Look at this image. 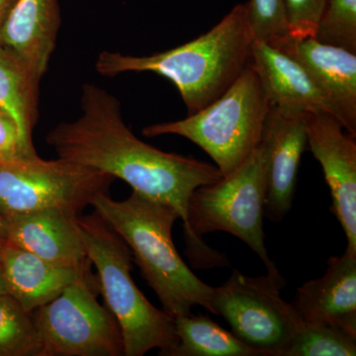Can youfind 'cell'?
<instances>
[{
  "label": "cell",
  "mask_w": 356,
  "mask_h": 356,
  "mask_svg": "<svg viewBox=\"0 0 356 356\" xmlns=\"http://www.w3.org/2000/svg\"><path fill=\"white\" fill-rule=\"evenodd\" d=\"M81 107L79 118L60 123L48 134L49 146L58 158L119 178L140 195L172 206L184 222L188 250L189 201L199 187L221 179L219 168L165 153L138 139L123 120L119 100L99 86L84 84Z\"/></svg>",
  "instance_id": "obj_1"
},
{
  "label": "cell",
  "mask_w": 356,
  "mask_h": 356,
  "mask_svg": "<svg viewBox=\"0 0 356 356\" xmlns=\"http://www.w3.org/2000/svg\"><path fill=\"white\" fill-rule=\"evenodd\" d=\"M250 60L271 106L308 114L325 112L334 116L327 96L307 70L287 54L254 39Z\"/></svg>",
  "instance_id": "obj_15"
},
{
  "label": "cell",
  "mask_w": 356,
  "mask_h": 356,
  "mask_svg": "<svg viewBox=\"0 0 356 356\" xmlns=\"http://www.w3.org/2000/svg\"><path fill=\"white\" fill-rule=\"evenodd\" d=\"M114 178L58 158L0 161V214L4 219L58 208L79 214L100 193H107Z\"/></svg>",
  "instance_id": "obj_8"
},
{
  "label": "cell",
  "mask_w": 356,
  "mask_h": 356,
  "mask_svg": "<svg viewBox=\"0 0 356 356\" xmlns=\"http://www.w3.org/2000/svg\"><path fill=\"white\" fill-rule=\"evenodd\" d=\"M79 214L51 208L6 219L7 243L46 261L79 266L88 261Z\"/></svg>",
  "instance_id": "obj_14"
},
{
  "label": "cell",
  "mask_w": 356,
  "mask_h": 356,
  "mask_svg": "<svg viewBox=\"0 0 356 356\" xmlns=\"http://www.w3.org/2000/svg\"><path fill=\"white\" fill-rule=\"evenodd\" d=\"M308 113L271 107L261 147L266 177L264 216L281 221L291 210L300 161L308 147Z\"/></svg>",
  "instance_id": "obj_10"
},
{
  "label": "cell",
  "mask_w": 356,
  "mask_h": 356,
  "mask_svg": "<svg viewBox=\"0 0 356 356\" xmlns=\"http://www.w3.org/2000/svg\"><path fill=\"white\" fill-rule=\"evenodd\" d=\"M356 337L331 325L300 323L286 356H355Z\"/></svg>",
  "instance_id": "obj_21"
},
{
  "label": "cell",
  "mask_w": 356,
  "mask_h": 356,
  "mask_svg": "<svg viewBox=\"0 0 356 356\" xmlns=\"http://www.w3.org/2000/svg\"><path fill=\"white\" fill-rule=\"evenodd\" d=\"M1 245H0V247H1ZM0 294H7L3 274H2L1 261H0Z\"/></svg>",
  "instance_id": "obj_28"
},
{
  "label": "cell",
  "mask_w": 356,
  "mask_h": 356,
  "mask_svg": "<svg viewBox=\"0 0 356 356\" xmlns=\"http://www.w3.org/2000/svg\"><path fill=\"white\" fill-rule=\"evenodd\" d=\"M7 241V225L6 219L0 214V245H3Z\"/></svg>",
  "instance_id": "obj_27"
},
{
  "label": "cell",
  "mask_w": 356,
  "mask_h": 356,
  "mask_svg": "<svg viewBox=\"0 0 356 356\" xmlns=\"http://www.w3.org/2000/svg\"><path fill=\"white\" fill-rule=\"evenodd\" d=\"M291 305L302 322L356 337V254L346 250L332 257L324 275L299 287Z\"/></svg>",
  "instance_id": "obj_13"
},
{
  "label": "cell",
  "mask_w": 356,
  "mask_h": 356,
  "mask_svg": "<svg viewBox=\"0 0 356 356\" xmlns=\"http://www.w3.org/2000/svg\"><path fill=\"white\" fill-rule=\"evenodd\" d=\"M16 1L17 0H0V33Z\"/></svg>",
  "instance_id": "obj_26"
},
{
  "label": "cell",
  "mask_w": 356,
  "mask_h": 356,
  "mask_svg": "<svg viewBox=\"0 0 356 356\" xmlns=\"http://www.w3.org/2000/svg\"><path fill=\"white\" fill-rule=\"evenodd\" d=\"M285 285L273 276L250 277L234 270L214 288V315L228 322L232 332L261 356H286L301 320L281 297Z\"/></svg>",
  "instance_id": "obj_9"
},
{
  "label": "cell",
  "mask_w": 356,
  "mask_h": 356,
  "mask_svg": "<svg viewBox=\"0 0 356 356\" xmlns=\"http://www.w3.org/2000/svg\"><path fill=\"white\" fill-rule=\"evenodd\" d=\"M175 323L178 343L165 356H261L207 316H177Z\"/></svg>",
  "instance_id": "obj_19"
},
{
  "label": "cell",
  "mask_w": 356,
  "mask_h": 356,
  "mask_svg": "<svg viewBox=\"0 0 356 356\" xmlns=\"http://www.w3.org/2000/svg\"><path fill=\"white\" fill-rule=\"evenodd\" d=\"M271 107L250 60L235 83L209 105L184 120L147 126L142 133L186 138L214 161L225 177L259 147Z\"/></svg>",
  "instance_id": "obj_6"
},
{
  "label": "cell",
  "mask_w": 356,
  "mask_h": 356,
  "mask_svg": "<svg viewBox=\"0 0 356 356\" xmlns=\"http://www.w3.org/2000/svg\"><path fill=\"white\" fill-rule=\"evenodd\" d=\"M22 158L31 156H28L23 149L16 124L8 115L0 110V161Z\"/></svg>",
  "instance_id": "obj_25"
},
{
  "label": "cell",
  "mask_w": 356,
  "mask_h": 356,
  "mask_svg": "<svg viewBox=\"0 0 356 356\" xmlns=\"http://www.w3.org/2000/svg\"><path fill=\"white\" fill-rule=\"evenodd\" d=\"M252 42L247 3L238 4L209 32L189 43L149 57L104 51L95 69L104 76L132 72L165 76L177 86L191 115L235 83L252 58Z\"/></svg>",
  "instance_id": "obj_2"
},
{
  "label": "cell",
  "mask_w": 356,
  "mask_h": 356,
  "mask_svg": "<svg viewBox=\"0 0 356 356\" xmlns=\"http://www.w3.org/2000/svg\"><path fill=\"white\" fill-rule=\"evenodd\" d=\"M38 83L24 63L0 44V110L17 126L21 144L29 156H37L32 130L36 122Z\"/></svg>",
  "instance_id": "obj_18"
},
{
  "label": "cell",
  "mask_w": 356,
  "mask_h": 356,
  "mask_svg": "<svg viewBox=\"0 0 356 356\" xmlns=\"http://www.w3.org/2000/svg\"><path fill=\"white\" fill-rule=\"evenodd\" d=\"M336 117L325 112L308 114V147L320 163L332 195V212L356 254V137Z\"/></svg>",
  "instance_id": "obj_11"
},
{
  "label": "cell",
  "mask_w": 356,
  "mask_h": 356,
  "mask_svg": "<svg viewBox=\"0 0 356 356\" xmlns=\"http://www.w3.org/2000/svg\"><path fill=\"white\" fill-rule=\"evenodd\" d=\"M91 206L130 248L163 311L175 318L201 306L213 314L214 287L199 280L173 243V225L180 219L175 208L136 191L122 201L100 193Z\"/></svg>",
  "instance_id": "obj_3"
},
{
  "label": "cell",
  "mask_w": 356,
  "mask_h": 356,
  "mask_svg": "<svg viewBox=\"0 0 356 356\" xmlns=\"http://www.w3.org/2000/svg\"><path fill=\"white\" fill-rule=\"evenodd\" d=\"M307 70L331 103L334 117L356 137V54L314 37H288L277 47Z\"/></svg>",
  "instance_id": "obj_12"
},
{
  "label": "cell",
  "mask_w": 356,
  "mask_h": 356,
  "mask_svg": "<svg viewBox=\"0 0 356 356\" xmlns=\"http://www.w3.org/2000/svg\"><path fill=\"white\" fill-rule=\"evenodd\" d=\"M247 6L254 40L277 48L289 37L284 0H250Z\"/></svg>",
  "instance_id": "obj_23"
},
{
  "label": "cell",
  "mask_w": 356,
  "mask_h": 356,
  "mask_svg": "<svg viewBox=\"0 0 356 356\" xmlns=\"http://www.w3.org/2000/svg\"><path fill=\"white\" fill-rule=\"evenodd\" d=\"M97 276L91 266L46 305L32 312L40 356H122L120 327L98 302Z\"/></svg>",
  "instance_id": "obj_7"
},
{
  "label": "cell",
  "mask_w": 356,
  "mask_h": 356,
  "mask_svg": "<svg viewBox=\"0 0 356 356\" xmlns=\"http://www.w3.org/2000/svg\"><path fill=\"white\" fill-rule=\"evenodd\" d=\"M289 36L294 39L315 36L325 0H284Z\"/></svg>",
  "instance_id": "obj_24"
},
{
  "label": "cell",
  "mask_w": 356,
  "mask_h": 356,
  "mask_svg": "<svg viewBox=\"0 0 356 356\" xmlns=\"http://www.w3.org/2000/svg\"><path fill=\"white\" fill-rule=\"evenodd\" d=\"M314 38L356 54V0H325Z\"/></svg>",
  "instance_id": "obj_22"
},
{
  "label": "cell",
  "mask_w": 356,
  "mask_h": 356,
  "mask_svg": "<svg viewBox=\"0 0 356 356\" xmlns=\"http://www.w3.org/2000/svg\"><path fill=\"white\" fill-rule=\"evenodd\" d=\"M42 344L32 313L0 294V356H40Z\"/></svg>",
  "instance_id": "obj_20"
},
{
  "label": "cell",
  "mask_w": 356,
  "mask_h": 356,
  "mask_svg": "<svg viewBox=\"0 0 356 356\" xmlns=\"http://www.w3.org/2000/svg\"><path fill=\"white\" fill-rule=\"evenodd\" d=\"M60 17L58 0H17L0 33V44L40 81L55 50Z\"/></svg>",
  "instance_id": "obj_16"
},
{
  "label": "cell",
  "mask_w": 356,
  "mask_h": 356,
  "mask_svg": "<svg viewBox=\"0 0 356 356\" xmlns=\"http://www.w3.org/2000/svg\"><path fill=\"white\" fill-rule=\"evenodd\" d=\"M0 261L7 294L25 311H33L57 298L86 269L90 261L79 266H63L4 243Z\"/></svg>",
  "instance_id": "obj_17"
},
{
  "label": "cell",
  "mask_w": 356,
  "mask_h": 356,
  "mask_svg": "<svg viewBox=\"0 0 356 356\" xmlns=\"http://www.w3.org/2000/svg\"><path fill=\"white\" fill-rule=\"evenodd\" d=\"M77 222L99 292L120 327L124 355L143 356L156 348L165 356L178 343L175 318L156 308L134 282L130 248L95 211L77 217Z\"/></svg>",
  "instance_id": "obj_4"
},
{
  "label": "cell",
  "mask_w": 356,
  "mask_h": 356,
  "mask_svg": "<svg viewBox=\"0 0 356 356\" xmlns=\"http://www.w3.org/2000/svg\"><path fill=\"white\" fill-rule=\"evenodd\" d=\"M266 177L261 147L240 168L215 184L199 187L188 204V226L192 236L187 250L189 261L197 268L224 266L226 257L203 243L201 236L226 232L242 240L259 255L267 274L282 284L286 281L271 261L264 231Z\"/></svg>",
  "instance_id": "obj_5"
}]
</instances>
